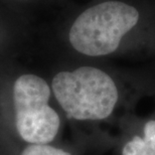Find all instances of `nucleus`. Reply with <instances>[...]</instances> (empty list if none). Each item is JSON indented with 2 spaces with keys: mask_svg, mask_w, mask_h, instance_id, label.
<instances>
[{
  "mask_svg": "<svg viewBox=\"0 0 155 155\" xmlns=\"http://www.w3.org/2000/svg\"><path fill=\"white\" fill-rule=\"evenodd\" d=\"M51 87L61 108L77 120L106 119L114 111L119 97L112 78L93 67L58 73Z\"/></svg>",
  "mask_w": 155,
  "mask_h": 155,
  "instance_id": "f257e3e1",
  "label": "nucleus"
},
{
  "mask_svg": "<svg viewBox=\"0 0 155 155\" xmlns=\"http://www.w3.org/2000/svg\"><path fill=\"white\" fill-rule=\"evenodd\" d=\"M139 12L121 1H106L84 11L71 27L74 48L90 57L115 51L121 39L136 25Z\"/></svg>",
  "mask_w": 155,
  "mask_h": 155,
  "instance_id": "f03ea898",
  "label": "nucleus"
},
{
  "mask_svg": "<svg viewBox=\"0 0 155 155\" xmlns=\"http://www.w3.org/2000/svg\"><path fill=\"white\" fill-rule=\"evenodd\" d=\"M51 90L35 75H23L15 81L13 100L16 128L20 137L31 144H46L57 136L61 120L48 105Z\"/></svg>",
  "mask_w": 155,
  "mask_h": 155,
  "instance_id": "7ed1b4c3",
  "label": "nucleus"
},
{
  "mask_svg": "<svg viewBox=\"0 0 155 155\" xmlns=\"http://www.w3.org/2000/svg\"><path fill=\"white\" fill-rule=\"evenodd\" d=\"M122 155H155V120L146 122L142 137L135 136L127 142Z\"/></svg>",
  "mask_w": 155,
  "mask_h": 155,
  "instance_id": "20e7f679",
  "label": "nucleus"
},
{
  "mask_svg": "<svg viewBox=\"0 0 155 155\" xmlns=\"http://www.w3.org/2000/svg\"><path fill=\"white\" fill-rule=\"evenodd\" d=\"M21 155H71L67 151L45 144H31L23 150Z\"/></svg>",
  "mask_w": 155,
  "mask_h": 155,
  "instance_id": "39448f33",
  "label": "nucleus"
}]
</instances>
